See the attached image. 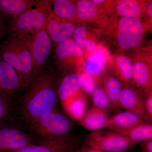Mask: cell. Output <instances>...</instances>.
<instances>
[{
    "instance_id": "1",
    "label": "cell",
    "mask_w": 152,
    "mask_h": 152,
    "mask_svg": "<svg viewBox=\"0 0 152 152\" xmlns=\"http://www.w3.org/2000/svg\"><path fill=\"white\" fill-rule=\"evenodd\" d=\"M58 87L52 69L46 66L38 72L15 102L17 119L26 126L57 108Z\"/></svg>"
},
{
    "instance_id": "2",
    "label": "cell",
    "mask_w": 152,
    "mask_h": 152,
    "mask_svg": "<svg viewBox=\"0 0 152 152\" xmlns=\"http://www.w3.org/2000/svg\"><path fill=\"white\" fill-rule=\"evenodd\" d=\"M31 35L25 33H13L0 45V58L16 71L24 90L33 77L32 60L29 47Z\"/></svg>"
},
{
    "instance_id": "3",
    "label": "cell",
    "mask_w": 152,
    "mask_h": 152,
    "mask_svg": "<svg viewBox=\"0 0 152 152\" xmlns=\"http://www.w3.org/2000/svg\"><path fill=\"white\" fill-rule=\"evenodd\" d=\"M72 126L71 120L57 108L25 126L38 145L53 141L71 134Z\"/></svg>"
},
{
    "instance_id": "4",
    "label": "cell",
    "mask_w": 152,
    "mask_h": 152,
    "mask_svg": "<svg viewBox=\"0 0 152 152\" xmlns=\"http://www.w3.org/2000/svg\"><path fill=\"white\" fill-rule=\"evenodd\" d=\"M53 1H36L35 5L13 18L7 26V31L13 33L31 35L46 26L53 13Z\"/></svg>"
},
{
    "instance_id": "5",
    "label": "cell",
    "mask_w": 152,
    "mask_h": 152,
    "mask_svg": "<svg viewBox=\"0 0 152 152\" xmlns=\"http://www.w3.org/2000/svg\"><path fill=\"white\" fill-rule=\"evenodd\" d=\"M38 145L17 119L12 118L0 125V152L15 151Z\"/></svg>"
},
{
    "instance_id": "6",
    "label": "cell",
    "mask_w": 152,
    "mask_h": 152,
    "mask_svg": "<svg viewBox=\"0 0 152 152\" xmlns=\"http://www.w3.org/2000/svg\"><path fill=\"white\" fill-rule=\"evenodd\" d=\"M83 139L88 146L104 152H126L137 144L112 131H95Z\"/></svg>"
},
{
    "instance_id": "7",
    "label": "cell",
    "mask_w": 152,
    "mask_h": 152,
    "mask_svg": "<svg viewBox=\"0 0 152 152\" xmlns=\"http://www.w3.org/2000/svg\"><path fill=\"white\" fill-rule=\"evenodd\" d=\"M29 47L34 77L38 72L46 66L51 52L52 41L46 30V26L31 35Z\"/></svg>"
},
{
    "instance_id": "8",
    "label": "cell",
    "mask_w": 152,
    "mask_h": 152,
    "mask_svg": "<svg viewBox=\"0 0 152 152\" xmlns=\"http://www.w3.org/2000/svg\"><path fill=\"white\" fill-rule=\"evenodd\" d=\"M143 31L142 24L138 18L123 17L118 27V43L123 49L137 46L141 40Z\"/></svg>"
},
{
    "instance_id": "9",
    "label": "cell",
    "mask_w": 152,
    "mask_h": 152,
    "mask_svg": "<svg viewBox=\"0 0 152 152\" xmlns=\"http://www.w3.org/2000/svg\"><path fill=\"white\" fill-rule=\"evenodd\" d=\"M23 90V86L16 71L0 58V96L15 103Z\"/></svg>"
},
{
    "instance_id": "10",
    "label": "cell",
    "mask_w": 152,
    "mask_h": 152,
    "mask_svg": "<svg viewBox=\"0 0 152 152\" xmlns=\"http://www.w3.org/2000/svg\"><path fill=\"white\" fill-rule=\"evenodd\" d=\"M82 86L81 78L79 74L71 73L64 77L58 90L59 101L63 110L81 94Z\"/></svg>"
},
{
    "instance_id": "11",
    "label": "cell",
    "mask_w": 152,
    "mask_h": 152,
    "mask_svg": "<svg viewBox=\"0 0 152 152\" xmlns=\"http://www.w3.org/2000/svg\"><path fill=\"white\" fill-rule=\"evenodd\" d=\"M119 101L121 107L137 114L147 122L152 123L145 110L143 99L135 90L129 87L121 88Z\"/></svg>"
},
{
    "instance_id": "12",
    "label": "cell",
    "mask_w": 152,
    "mask_h": 152,
    "mask_svg": "<svg viewBox=\"0 0 152 152\" xmlns=\"http://www.w3.org/2000/svg\"><path fill=\"white\" fill-rule=\"evenodd\" d=\"M75 29L72 22L58 18L53 12L46 26V30L51 40L57 44L69 38L73 34Z\"/></svg>"
},
{
    "instance_id": "13",
    "label": "cell",
    "mask_w": 152,
    "mask_h": 152,
    "mask_svg": "<svg viewBox=\"0 0 152 152\" xmlns=\"http://www.w3.org/2000/svg\"><path fill=\"white\" fill-rule=\"evenodd\" d=\"M77 141V138L70 134L53 141L10 152H69Z\"/></svg>"
},
{
    "instance_id": "14",
    "label": "cell",
    "mask_w": 152,
    "mask_h": 152,
    "mask_svg": "<svg viewBox=\"0 0 152 152\" xmlns=\"http://www.w3.org/2000/svg\"><path fill=\"white\" fill-rule=\"evenodd\" d=\"M109 118L107 112L93 106L87 110L79 124L88 130L95 132L106 129Z\"/></svg>"
},
{
    "instance_id": "15",
    "label": "cell",
    "mask_w": 152,
    "mask_h": 152,
    "mask_svg": "<svg viewBox=\"0 0 152 152\" xmlns=\"http://www.w3.org/2000/svg\"><path fill=\"white\" fill-rule=\"evenodd\" d=\"M145 122H147L145 120L137 114L126 111L110 117L106 129L111 131L127 129Z\"/></svg>"
},
{
    "instance_id": "16",
    "label": "cell",
    "mask_w": 152,
    "mask_h": 152,
    "mask_svg": "<svg viewBox=\"0 0 152 152\" xmlns=\"http://www.w3.org/2000/svg\"><path fill=\"white\" fill-rule=\"evenodd\" d=\"M36 4L34 0H0V16L15 18L33 7Z\"/></svg>"
},
{
    "instance_id": "17",
    "label": "cell",
    "mask_w": 152,
    "mask_h": 152,
    "mask_svg": "<svg viewBox=\"0 0 152 152\" xmlns=\"http://www.w3.org/2000/svg\"><path fill=\"white\" fill-rule=\"evenodd\" d=\"M111 131L137 144L152 139V123L145 122L127 129H115Z\"/></svg>"
},
{
    "instance_id": "18",
    "label": "cell",
    "mask_w": 152,
    "mask_h": 152,
    "mask_svg": "<svg viewBox=\"0 0 152 152\" xmlns=\"http://www.w3.org/2000/svg\"><path fill=\"white\" fill-rule=\"evenodd\" d=\"M55 53L57 58L60 61L73 57H81L83 55L81 48L71 38L57 44Z\"/></svg>"
},
{
    "instance_id": "19",
    "label": "cell",
    "mask_w": 152,
    "mask_h": 152,
    "mask_svg": "<svg viewBox=\"0 0 152 152\" xmlns=\"http://www.w3.org/2000/svg\"><path fill=\"white\" fill-rule=\"evenodd\" d=\"M53 12L60 19L72 20L77 16V7L74 2L69 0L53 1Z\"/></svg>"
},
{
    "instance_id": "20",
    "label": "cell",
    "mask_w": 152,
    "mask_h": 152,
    "mask_svg": "<svg viewBox=\"0 0 152 152\" xmlns=\"http://www.w3.org/2000/svg\"><path fill=\"white\" fill-rule=\"evenodd\" d=\"M88 107L86 99L81 93L64 111L71 118L79 121L87 111Z\"/></svg>"
},
{
    "instance_id": "21",
    "label": "cell",
    "mask_w": 152,
    "mask_h": 152,
    "mask_svg": "<svg viewBox=\"0 0 152 152\" xmlns=\"http://www.w3.org/2000/svg\"><path fill=\"white\" fill-rule=\"evenodd\" d=\"M105 86L104 90L110 101L112 108L119 109L120 95L122 88L119 81L115 77H110L106 80Z\"/></svg>"
},
{
    "instance_id": "22",
    "label": "cell",
    "mask_w": 152,
    "mask_h": 152,
    "mask_svg": "<svg viewBox=\"0 0 152 152\" xmlns=\"http://www.w3.org/2000/svg\"><path fill=\"white\" fill-rule=\"evenodd\" d=\"M132 77L136 83L140 86L147 88L151 87V75L144 63L138 62L134 65L132 69Z\"/></svg>"
},
{
    "instance_id": "23",
    "label": "cell",
    "mask_w": 152,
    "mask_h": 152,
    "mask_svg": "<svg viewBox=\"0 0 152 152\" xmlns=\"http://www.w3.org/2000/svg\"><path fill=\"white\" fill-rule=\"evenodd\" d=\"M117 12L125 18H136L141 12V7L134 0H122L117 4Z\"/></svg>"
},
{
    "instance_id": "24",
    "label": "cell",
    "mask_w": 152,
    "mask_h": 152,
    "mask_svg": "<svg viewBox=\"0 0 152 152\" xmlns=\"http://www.w3.org/2000/svg\"><path fill=\"white\" fill-rule=\"evenodd\" d=\"M76 7L77 16L82 20H92L97 14L96 7L91 1L88 0L78 1Z\"/></svg>"
},
{
    "instance_id": "25",
    "label": "cell",
    "mask_w": 152,
    "mask_h": 152,
    "mask_svg": "<svg viewBox=\"0 0 152 152\" xmlns=\"http://www.w3.org/2000/svg\"><path fill=\"white\" fill-rule=\"evenodd\" d=\"M87 34L86 28L83 26H78L75 29L73 34L74 40L82 49L94 51L96 48V44L94 42L88 39Z\"/></svg>"
},
{
    "instance_id": "26",
    "label": "cell",
    "mask_w": 152,
    "mask_h": 152,
    "mask_svg": "<svg viewBox=\"0 0 152 152\" xmlns=\"http://www.w3.org/2000/svg\"><path fill=\"white\" fill-rule=\"evenodd\" d=\"M92 100L94 106L107 112L113 109L110 99L103 88H96L92 94Z\"/></svg>"
},
{
    "instance_id": "27",
    "label": "cell",
    "mask_w": 152,
    "mask_h": 152,
    "mask_svg": "<svg viewBox=\"0 0 152 152\" xmlns=\"http://www.w3.org/2000/svg\"><path fill=\"white\" fill-rule=\"evenodd\" d=\"M15 110L14 102L0 96V125L12 119Z\"/></svg>"
},
{
    "instance_id": "28",
    "label": "cell",
    "mask_w": 152,
    "mask_h": 152,
    "mask_svg": "<svg viewBox=\"0 0 152 152\" xmlns=\"http://www.w3.org/2000/svg\"><path fill=\"white\" fill-rule=\"evenodd\" d=\"M117 61L123 78L126 81L130 80L132 77L133 69L130 59L126 56H120L117 58Z\"/></svg>"
},
{
    "instance_id": "29",
    "label": "cell",
    "mask_w": 152,
    "mask_h": 152,
    "mask_svg": "<svg viewBox=\"0 0 152 152\" xmlns=\"http://www.w3.org/2000/svg\"><path fill=\"white\" fill-rule=\"evenodd\" d=\"M104 64L94 57L90 56L86 64V69L88 73L93 76H97L101 72Z\"/></svg>"
},
{
    "instance_id": "30",
    "label": "cell",
    "mask_w": 152,
    "mask_h": 152,
    "mask_svg": "<svg viewBox=\"0 0 152 152\" xmlns=\"http://www.w3.org/2000/svg\"><path fill=\"white\" fill-rule=\"evenodd\" d=\"M82 80V88L87 94H92L96 88L94 80L88 73H83L80 75Z\"/></svg>"
},
{
    "instance_id": "31",
    "label": "cell",
    "mask_w": 152,
    "mask_h": 152,
    "mask_svg": "<svg viewBox=\"0 0 152 152\" xmlns=\"http://www.w3.org/2000/svg\"><path fill=\"white\" fill-rule=\"evenodd\" d=\"M144 106L145 110L148 116L151 121H152V96L151 92L147 96L145 99H143Z\"/></svg>"
},
{
    "instance_id": "32",
    "label": "cell",
    "mask_w": 152,
    "mask_h": 152,
    "mask_svg": "<svg viewBox=\"0 0 152 152\" xmlns=\"http://www.w3.org/2000/svg\"><path fill=\"white\" fill-rule=\"evenodd\" d=\"M139 143L141 152H152V139Z\"/></svg>"
},
{
    "instance_id": "33",
    "label": "cell",
    "mask_w": 152,
    "mask_h": 152,
    "mask_svg": "<svg viewBox=\"0 0 152 152\" xmlns=\"http://www.w3.org/2000/svg\"><path fill=\"white\" fill-rule=\"evenodd\" d=\"M77 152H104L99 150L95 149L88 146L85 143L80 147H77Z\"/></svg>"
},
{
    "instance_id": "34",
    "label": "cell",
    "mask_w": 152,
    "mask_h": 152,
    "mask_svg": "<svg viewBox=\"0 0 152 152\" xmlns=\"http://www.w3.org/2000/svg\"><path fill=\"white\" fill-rule=\"evenodd\" d=\"M7 26L4 18L0 16V39L7 31Z\"/></svg>"
},
{
    "instance_id": "35",
    "label": "cell",
    "mask_w": 152,
    "mask_h": 152,
    "mask_svg": "<svg viewBox=\"0 0 152 152\" xmlns=\"http://www.w3.org/2000/svg\"><path fill=\"white\" fill-rule=\"evenodd\" d=\"M147 13L150 18L152 17V1L150 2L147 9Z\"/></svg>"
},
{
    "instance_id": "36",
    "label": "cell",
    "mask_w": 152,
    "mask_h": 152,
    "mask_svg": "<svg viewBox=\"0 0 152 152\" xmlns=\"http://www.w3.org/2000/svg\"><path fill=\"white\" fill-rule=\"evenodd\" d=\"M104 0H93L92 1V2L95 5L100 4L101 3L104 2Z\"/></svg>"
},
{
    "instance_id": "37",
    "label": "cell",
    "mask_w": 152,
    "mask_h": 152,
    "mask_svg": "<svg viewBox=\"0 0 152 152\" xmlns=\"http://www.w3.org/2000/svg\"><path fill=\"white\" fill-rule=\"evenodd\" d=\"M77 146H76V145L75 147L72 149V150H71L69 152H76V149H77Z\"/></svg>"
},
{
    "instance_id": "38",
    "label": "cell",
    "mask_w": 152,
    "mask_h": 152,
    "mask_svg": "<svg viewBox=\"0 0 152 152\" xmlns=\"http://www.w3.org/2000/svg\"></svg>"
}]
</instances>
